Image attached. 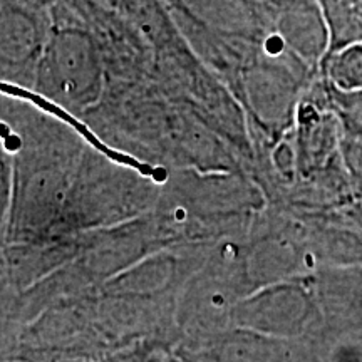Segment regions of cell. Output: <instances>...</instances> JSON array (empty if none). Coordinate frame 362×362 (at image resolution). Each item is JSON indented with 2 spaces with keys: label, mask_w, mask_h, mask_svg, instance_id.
Instances as JSON below:
<instances>
[{
  "label": "cell",
  "mask_w": 362,
  "mask_h": 362,
  "mask_svg": "<svg viewBox=\"0 0 362 362\" xmlns=\"http://www.w3.org/2000/svg\"><path fill=\"white\" fill-rule=\"evenodd\" d=\"M106 84V67L94 39L81 27L51 24L30 89L83 117L101 101Z\"/></svg>",
  "instance_id": "obj_1"
},
{
  "label": "cell",
  "mask_w": 362,
  "mask_h": 362,
  "mask_svg": "<svg viewBox=\"0 0 362 362\" xmlns=\"http://www.w3.org/2000/svg\"><path fill=\"white\" fill-rule=\"evenodd\" d=\"M146 175L88 146L57 228H93L139 215L151 200Z\"/></svg>",
  "instance_id": "obj_2"
},
{
  "label": "cell",
  "mask_w": 362,
  "mask_h": 362,
  "mask_svg": "<svg viewBox=\"0 0 362 362\" xmlns=\"http://www.w3.org/2000/svg\"><path fill=\"white\" fill-rule=\"evenodd\" d=\"M237 315L265 329L293 327L309 315V300L291 287H275L240 305Z\"/></svg>",
  "instance_id": "obj_3"
},
{
  "label": "cell",
  "mask_w": 362,
  "mask_h": 362,
  "mask_svg": "<svg viewBox=\"0 0 362 362\" xmlns=\"http://www.w3.org/2000/svg\"><path fill=\"white\" fill-rule=\"evenodd\" d=\"M327 74L330 84L342 90L362 89V42H356L329 54Z\"/></svg>",
  "instance_id": "obj_4"
},
{
  "label": "cell",
  "mask_w": 362,
  "mask_h": 362,
  "mask_svg": "<svg viewBox=\"0 0 362 362\" xmlns=\"http://www.w3.org/2000/svg\"><path fill=\"white\" fill-rule=\"evenodd\" d=\"M327 94L342 134L362 138V89L342 90L330 84Z\"/></svg>",
  "instance_id": "obj_5"
},
{
  "label": "cell",
  "mask_w": 362,
  "mask_h": 362,
  "mask_svg": "<svg viewBox=\"0 0 362 362\" xmlns=\"http://www.w3.org/2000/svg\"><path fill=\"white\" fill-rule=\"evenodd\" d=\"M339 149L351 183L357 192L362 193V138L341 134Z\"/></svg>",
  "instance_id": "obj_6"
},
{
  "label": "cell",
  "mask_w": 362,
  "mask_h": 362,
  "mask_svg": "<svg viewBox=\"0 0 362 362\" xmlns=\"http://www.w3.org/2000/svg\"><path fill=\"white\" fill-rule=\"evenodd\" d=\"M12 194V156L0 141V235H6V226Z\"/></svg>",
  "instance_id": "obj_7"
},
{
  "label": "cell",
  "mask_w": 362,
  "mask_h": 362,
  "mask_svg": "<svg viewBox=\"0 0 362 362\" xmlns=\"http://www.w3.org/2000/svg\"><path fill=\"white\" fill-rule=\"evenodd\" d=\"M19 2L35 12L51 17V11L57 6L59 0H19Z\"/></svg>",
  "instance_id": "obj_8"
},
{
  "label": "cell",
  "mask_w": 362,
  "mask_h": 362,
  "mask_svg": "<svg viewBox=\"0 0 362 362\" xmlns=\"http://www.w3.org/2000/svg\"><path fill=\"white\" fill-rule=\"evenodd\" d=\"M161 2H165L166 6L173 7V6H176V4H178V0H161Z\"/></svg>",
  "instance_id": "obj_9"
}]
</instances>
